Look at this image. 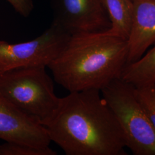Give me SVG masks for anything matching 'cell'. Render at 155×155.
<instances>
[{"label":"cell","instance_id":"6da1fadb","mask_svg":"<svg viewBox=\"0 0 155 155\" xmlns=\"http://www.w3.org/2000/svg\"><path fill=\"white\" fill-rule=\"evenodd\" d=\"M96 89L70 92L61 98L45 125L51 141L67 155H126L122 129Z\"/></svg>","mask_w":155,"mask_h":155},{"label":"cell","instance_id":"7a4b0ae2","mask_svg":"<svg viewBox=\"0 0 155 155\" xmlns=\"http://www.w3.org/2000/svg\"><path fill=\"white\" fill-rule=\"evenodd\" d=\"M127 57V40L106 31L76 33L48 67L56 82L69 92L101 91L121 78Z\"/></svg>","mask_w":155,"mask_h":155},{"label":"cell","instance_id":"3957f363","mask_svg":"<svg viewBox=\"0 0 155 155\" xmlns=\"http://www.w3.org/2000/svg\"><path fill=\"white\" fill-rule=\"evenodd\" d=\"M45 68L23 67L0 74V93L43 126L54 115L61 101Z\"/></svg>","mask_w":155,"mask_h":155},{"label":"cell","instance_id":"277c9868","mask_svg":"<svg viewBox=\"0 0 155 155\" xmlns=\"http://www.w3.org/2000/svg\"><path fill=\"white\" fill-rule=\"evenodd\" d=\"M122 129L125 147L134 155H155V131L134 94L121 78L101 90Z\"/></svg>","mask_w":155,"mask_h":155},{"label":"cell","instance_id":"5b68a950","mask_svg":"<svg viewBox=\"0 0 155 155\" xmlns=\"http://www.w3.org/2000/svg\"><path fill=\"white\" fill-rule=\"evenodd\" d=\"M70 36L52 21L45 31L32 40L19 43L0 40V74L23 67H48L61 54Z\"/></svg>","mask_w":155,"mask_h":155},{"label":"cell","instance_id":"8992f818","mask_svg":"<svg viewBox=\"0 0 155 155\" xmlns=\"http://www.w3.org/2000/svg\"><path fill=\"white\" fill-rule=\"evenodd\" d=\"M54 22L72 35L104 32L111 23L102 0H50Z\"/></svg>","mask_w":155,"mask_h":155},{"label":"cell","instance_id":"52a82bcc","mask_svg":"<svg viewBox=\"0 0 155 155\" xmlns=\"http://www.w3.org/2000/svg\"><path fill=\"white\" fill-rule=\"evenodd\" d=\"M0 139L38 148L49 147L51 142L45 126L18 108L1 93Z\"/></svg>","mask_w":155,"mask_h":155},{"label":"cell","instance_id":"ba28073f","mask_svg":"<svg viewBox=\"0 0 155 155\" xmlns=\"http://www.w3.org/2000/svg\"><path fill=\"white\" fill-rule=\"evenodd\" d=\"M133 1V20L127 40V64L138 61L155 45V0Z\"/></svg>","mask_w":155,"mask_h":155},{"label":"cell","instance_id":"9c48e42d","mask_svg":"<svg viewBox=\"0 0 155 155\" xmlns=\"http://www.w3.org/2000/svg\"><path fill=\"white\" fill-rule=\"evenodd\" d=\"M110 21L106 32L127 40L130 32L133 15V0H102Z\"/></svg>","mask_w":155,"mask_h":155},{"label":"cell","instance_id":"30bf717a","mask_svg":"<svg viewBox=\"0 0 155 155\" xmlns=\"http://www.w3.org/2000/svg\"><path fill=\"white\" fill-rule=\"evenodd\" d=\"M121 78L134 87L155 84V46L124 68Z\"/></svg>","mask_w":155,"mask_h":155},{"label":"cell","instance_id":"8fae6325","mask_svg":"<svg viewBox=\"0 0 155 155\" xmlns=\"http://www.w3.org/2000/svg\"><path fill=\"white\" fill-rule=\"evenodd\" d=\"M134 94L155 131V84L134 87Z\"/></svg>","mask_w":155,"mask_h":155},{"label":"cell","instance_id":"7c38bea8","mask_svg":"<svg viewBox=\"0 0 155 155\" xmlns=\"http://www.w3.org/2000/svg\"><path fill=\"white\" fill-rule=\"evenodd\" d=\"M49 147L38 148L27 144L6 142L0 145V155H56Z\"/></svg>","mask_w":155,"mask_h":155},{"label":"cell","instance_id":"4fadbf2b","mask_svg":"<svg viewBox=\"0 0 155 155\" xmlns=\"http://www.w3.org/2000/svg\"><path fill=\"white\" fill-rule=\"evenodd\" d=\"M20 15L27 17L33 10V0H5Z\"/></svg>","mask_w":155,"mask_h":155}]
</instances>
